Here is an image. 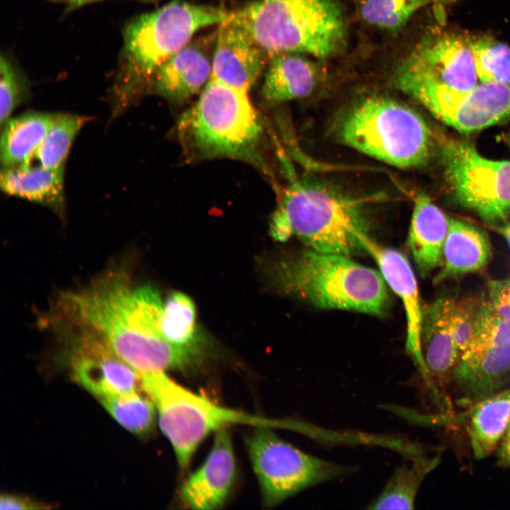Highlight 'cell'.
Masks as SVG:
<instances>
[{"mask_svg": "<svg viewBox=\"0 0 510 510\" xmlns=\"http://www.w3.org/2000/svg\"><path fill=\"white\" fill-rule=\"evenodd\" d=\"M463 414L470 449L476 459L490 455L503 440L510 421V385L470 406Z\"/></svg>", "mask_w": 510, "mask_h": 510, "instance_id": "23", "label": "cell"}, {"mask_svg": "<svg viewBox=\"0 0 510 510\" xmlns=\"http://www.w3.org/2000/svg\"><path fill=\"white\" fill-rule=\"evenodd\" d=\"M0 186L7 195L42 205L58 215L64 210V166L49 169L30 162L4 167Z\"/></svg>", "mask_w": 510, "mask_h": 510, "instance_id": "24", "label": "cell"}, {"mask_svg": "<svg viewBox=\"0 0 510 510\" xmlns=\"http://www.w3.org/2000/svg\"><path fill=\"white\" fill-rule=\"evenodd\" d=\"M497 232L501 234L506 241L510 248V221H505L503 223L494 226Z\"/></svg>", "mask_w": 510, "mask_h": 510, "instance_id": "37", "label": "cell"}, {"mask_svg": "<svg viewBox=\"0 0 510 510\" xmlns=\"http://www.w3.org/2000/svg\"><path fill=\"white\" fill-rule=\"evenodd\" d=\"M231 19L271 56L332 57L344 47L347 34L338 0H255L232 12Z\"/></svg>", "mask_w": 510, "mask_h": 510, "instance_id": "4", "label": "cell"}, {"mask_svg": "<svg viewBox=\"0 0 510 510\" xmlns=\"http://www.w3.org/2000/svg\"><path fill=\"white\" fill-rule=\"evenodd\" d=\"M335 130L345 145L400 169L425 165L436 140L426 120L414 109L377 96L351 106Z\"/></svg>", "mask_w": 510, "mask_h": 510, "instance_id": "7", "label": "cell"}, {"mask_svg": "<svg viewBox=\"0 0 510 510\" xmlns=\"http://www.w3.org/2000/svg\"><path fill=\"white\" fill-rule=\"evenodd\" d=\"M394 75L465 91L478 84L470 39L430 33L402 61Z\"/></svg>", "mask_w": 510, "mask_h": 510, "instance_id": "14", "label": "cell"}, {"mask_svg": "<svg viewBox=\"0 0 510 510\" xmlns=\"http://www.w3.org/2000/svg\"><path fill=\"white\" fill-rule=\"evenodd\" d=\"M55 1H67V0H55Z\"/></svg>", "mask_w": 510, "mask_h": 510, "instance_id": "42", "label": "cell"}, {"mask_svg": "<svg viewBox=\"0 0 510 510\" xmlns=\"http://www.w3.org/2000/svg\"><path fill=\"white\" fill-rule=\"evenodd\" d=\"M439 458H415L409 466L399 468L379 497L370 504L373 509H413L416 494L425 478L438 463Z\"/></svg>", "mask_w": 510, "mask_h": 510, "instance_id": "26", "label": "cell"}, {"mask_svg": "<svg viewBox=\"0 0 510 510\" xmlns=\"http://www.w3.org/2000/svg\"><path fill=\"white\" fill-rule=\"evenodd\" d=\"M510 384V322L481 298L472 337L459 357L450 386L468 407Z\"/></svg>", "mask_w": 510, "mask_h": 510, "instance_id": "10", "label": "cell"}, {"mask_svg": "<svg viewBox=\"0 0 510 510\" xmlns=\"http://www.w3.org/2000/svg\"><path fill=\"white\" fill-rule=\"evenodd\" d=\"M61 331L74 379L98 399L142 389L139 373L123 361L93 328L70 314Z\"/></svg>", "mask_w": 510, "mask_h": 510, "instance_id": "13", "label": "cell"}, {"mask_svg": "<svg viewBox=\"0 0 510 510\" xmlns=\"http://www.w3.org/2000/svg\"><path fill=\"white\" fill-rule=\"evenodd\" d=\"M235 458L226 428L216 431L212 449L203 464L184 482L181 499L193 509H215L226 501L234 481Z\"/></svg>", "mask_w": 510, "mask_h": 510, "instance_id": "18", "label": "cell"}, {"mask_svg": "<svg viewBox=\"0 0 510 510\" xmlns=\"http://www.w3.org/2000/svg\"><path fill=\"white\" fill-rule=\"evenodd\" d=\"M264 54L251 35L230 17L220 24L217 33L210 77L249 92L264 68Z\"/></svg>", "mask_w": 510, "mask_h": 510, "instance_id": "17", "label": "cell"}, {"mask_svg": "<svg viewBox=\"0 0 510 510\" xmlns=\"http://www.w3.org/2000/svg\"><path fill=\"white\" fill-rule=\"evenodd\" d=\"M361 242L363 250L366 251L378 264L387 285L403 303L407 319L406 348L423 376L424 365L420 344L423 306L421 304L416 279L410 263L403 254L380 244L368 234L362 237Z\"/></svg>", "mask_w": 510, "mask_h": 510, "instance_id": "16", "label": "cell"}, {"mask_svg": "<svg viewBox=\"0 0 510 510\" xmlns=\"http://www.w3.org/2000/svg\"><path fill=\"white\" fill-rule=\"evenodd\" d=\"M491 256V243L484 231L469 222L450 218L441 264L434 282L481 271Z\"/></svg>", "mask_w": 510, "mask_h": 510, "instance_id": "21", "label": "cell"}, {"mask_svg": "<svg viewBox=\"0 0 510 510\" xmlns=\"http://www.w3.org/2000/svg\"><path fill=\"white\" fill-rule=\"evenodd\" d=\"M112 416L130 432L144 436L153 428L154 404L140 390L99 399Z\"/></svg>", "mask_w": 510, "mask_h": 510, "instance_id": "29", "label": "cell"}, {"mask_svg": "<svg viewBox=\"0 0 510 510\" xmlns=\"http://www.w3.org/2000/svg\"><path fill=\"white\" fill-rule=\"evenodd\" d=\"M368 23L390 31L402 28L428 0H354Z\"/></svg>", "mask_w": 510, "mask_h": 510, "instance_id": "31", "label": "cell"}, {"mask_svg": "<svg viewBox=\"0 0 510 510\" xmlns=\"http://www.w3.org/2000/svg\"><path fill=\"white\" fill-rule=\"evenodd\" d=\"M510 438V421H509V426H508V428H507L506 434H505V436H504V437L503 439H504V438Z\"/></svg>", "mask_w": 510, "mask_h": 510, "instance_id": "40", "label": "cell"}, {"mask_svg": "<svg viewBox=\"0 0 510 510\" xmlns=\"http://www.w3.org/2000/svg\"><path fill=\"white\" fill-rule=\"evenodd\" d=\"M450 220L426 194L419 193L414 198L407 244L422 277L441 266Z\"/></svg>", "mask_w": 510, "mask_h": 510, "instance_id": "19", "label": "cell"}, {"mask_svg": "<svg viewBox=\"0 0 510 510\" xmlns=\"http://www.w3.org/2000/svg\"><path fill=\"white\" fill-rule=\"evenodd\" d=\"M212 74V57L188 43L163 63L152 81L156 92L175 102L188 100L204 88Z\"/></svg>", "mask_w": 510, "mask_h": 510, "instance_id": "20", "label": "cell"}, {"mask_svg": "<svg viewBox=\"0 0 510 510\" xmlns=\"http://www.w3.org/2000/svg\"><path fill=\"white\" fill-rule=\"evenodd\" d=\"M443 175L455 200L494 226L510 216V161L482 156L463 141L437 138Z\"/></svg>", "mask_w": 510, "mask_h": 510, "instance_id": "9", "label": "cell"}, {"mask_svg": "<svg viewBox=\"0 0 510 510\" xmlns=\"http://www.w3.org/2000/svg\"><path fill=\"white\" fill-rule=\"evenodd\" d=\"M177 133L192 159H236L269 172L261 153L264 123L247 91L210 77L180 118Z\"/></svg>", "mask_w": 510, "mask_h": 510, "instance_id": "3", "label": "cell"}, {"mask_svg": "<svg viewBox=\"0 0 510 510\" xmlns=\"http://www.w3.org/2000/svg\"><path fill=\"white\" fill-rule=\"evenodd\" d=\"M498 465L510 468V438H504L500 443L497 454Z\"/></svg>", "mask_w": 510, "mask_h": 510, "instance_id": "36", "label": "cell"}, {"mask_svg": "<svg viewBox=\"0 0 510 510\" xmlns=\"http://www.w3.org/2000/svg\"><path fill=\"white\" fill-rule=\"evenodd\" d=\"M507 143H508L509 147V149H510V134H509V135L508 136Z\"/></svg>", "mask_w": 510, "mask_h": 510, "instance_id": "41", "label": "cell"}, {"mask_svg": "<svg viewBox=\"0 0 510 510\" xmlns=\"http://www.w3.org/2000/svg\"><path fill=\"white\" fill-rule=\"evenodd\" d=\"M268 427H256L246 439L264 502L274 506L316 484L345 475L344 466L305 453Z\"/></svg>", "mask_w": 510, "mask_h": 510, "instance_id": "11", "label": "cell"}, {"mask_svg": "<svg viewBox=\"0 0 510 510\" xmlns=\"http://www.w3.org/2000/svg\"><path fill=\"white\" fill-rule=\"evenodd\" d=\"M231 14L222 8L174 0L132 19L123 32L125 67L116 110L123 109L163 63L190 43L196 33L221 24Z\"/></svg>", "mask_w": 510, "mask_h": 510, "instance_id": "6", "label": "cell"}, {"mask_svg": "<svg viewBox=\"0 0 510 510\" xmlns=\"http://www.w3.org/2000/svg\"><path fill=\"white\" fill-rule=\"evenodd\" d=\"M300 52H281L271 56L261 88V96L269 104L305 98L319 82L314 63Z\"/></svg>", "mask_w": 510, "mask_h": 510, "instance_id": "22", "label": "cell"}, {"mask_svg": "<svg viewBox=\"0 0 510 510\" xmlns=\"http://www.w3.org/2000/svg\"><path fill=\"white\" fill-rule=\"evenodd\" d=\"M26 88L23 79L11 61L0 59V123L2 126L13 110L24 101Z\"/></svg>", "mask_w": 510, "mask_h": 510, "instance_id": "32", "label": "cell"}, {"mask_svg": "<svg viewBox=\"0 0 510 510\" xmlns=\"http://www.w3.org/2000/svg\"><path fill=\"white\" fill-rule=\"evenodd\" d=\"M480 300V298H474L459 300L453 298L450 322L460 356L467 348L472 337Z\"/></svg>", "mask_w": 510, "mask_h": 510, "instance_id": "33", "label": "cell"}, {"mask_svg": "<svg viewBox=\"0 0 510 510\" xmlns=\"http://www.w3.org/2000/svg\"><path fill=\"white\" fill-rule=\"evenodd\" d=\"M504 290L510 298V278L504 280H500Z\"/></svg>", "mask_w": 510, "mask_h": 510, "instance_id": "39", "label": "cell"}, {"mask_svg": "<svg viewBox=\"0 0 510 510\" xmlns=\"http://www.w3.org/2000/svg\"><path fill=\"white\" fill-rule=\"evenodd\" d=\"M275 278L285 293L322 309L379 315L388 304L380 272L349 256L309 249L282 261Z\"/></svg>", "mask_w": 510, "mask_h": 510, "instance_id": "5", "label": "cell"}, {"mask_svg": "<svg viewBox=\"0 0 510 510\" xmlns=\"http://www.w3.org/2000/svg\"><path fill=\"white\" fill-rule=\"evenodd\" d=\"M453 298L441 296L423 306L420 332L425 379L438 404L451 409L448 390L460 357L450 322Z\"/></svg>", "mask_w": 510, "mask_h": 510, "instance_id": "15", "label": "cell"}, {"mask_svg": "<svg viewBox=\"0 0 510 510\" xmlns=\"http://www.w3.org/2000/svg\"><path fill=\"white\" fill-rule=\"evenodd\" d=\"M366 198L293 177L283 190L270 232L280 242L295 236L310 249L350 256L363 249Z\"/></svg>", "mask_w": 510, "mask_h": 510, "instance_id": "2", "label": "cell"}, {"mask_svg": "<svg viewBox=\"0 0 510 510\" xmlns=\"http://www.w3.org/2000/svg\"><path fill=\"white\" fill-rule=\"evenodd\" d=\"M470 45L480 82L510 84V47L507 45L481 37L470 38Z\"/></svg>", "mask_w": 510, "mask_h": 510, "instance_id": "30", "label": "cell"}, {"mask_svg": "<svg viewBox=\"0 0 510 510\" xmlns=\"http://www.w3.org/2000/svg\"><path fill=\"white\" fill-rule=\"evenodd\" d=\"M87 120L82 115L55 114L53 123L33 159L45 168L63 167L76 136Z\"/></svg>", "mask_w": 510, "mask_h": 510, "instance_id": "28", "label": "cell"}, {"mask_svg": "<svg viewBox=\"0 0 510 510\" xmlns=\"http://www.w3.org/2000/svg\"><path fill=\"white\" fill-rule=\"evenodd\" d=\"M486 298L494 312L502 319L510 322V298L500 280L488 283Z\"/></svg>", "mask_w": 510, "mask_h": 510, "instance_id": "34", "label": "cell"}, {"mask_svg": "<svg viewBox=\"0 0 510 510\" xmlns=\"http://www.w3.org/2000/svg\"><path fill=\"white\" fill-rule=\"evenodd\" d=\"M55 114L29 112L10 118L2 126L0 144L4 167L30 163L53 123Z\"/></svg>", "mask_w": 510, "mask_h": 510, "instance_id": "25", "label": "cell"}, {"mask_svg": "<svg viewBox=\"0 0 510 510\" xmlns=\"http://www.w3.org/2000/svg\"><path fill=\"white\" fill-rule=\"evenodd\" d=\"M44 504L23 496L3 494L0 497L1 509H49Z\"/></svg>", "mask_w": 510, "mask_h": 510, "instance_id": "35", "label": "cell"}, {"mask_svg": "<svg viewBox=\"0 0 510 510\" xmlns=\"http://www.w3.org/2000/svg\"><path fill=\"white\" fill-rule=\"evenodd\" d=\"M196 310L191 298L182 292H171L163 304L160 327L164 339L174 346L194 348Z\"/></svg>", "mask_w": 510, "mask_h": 510, "instance_id": "27", "label": "cell"}, {"mask_svg": "<svg viewBox=\"0 0 510 510\" xmlns=\"http://www.w3.org/2000/svg\"><path fill=\"white\" fill-rule=\"evenodd\" d=\"M399 89L460 132L478 131L510 118V84L480 82L460 91L412 80Z\"/></svg>", "mask_w": 510, "mask_h": 510, "instance_id": "12", "label": "cell"}, {"mask_svg": "<svg viewBox=\"0 0 510 510\" xmlns=\"http://www.w3.org/2000/svg\"><path fill=\"white\" fill-rule=\"evenodd\" d=\"M67 299L73 313L140 375L186 368L192 363L190 350L174 346L163 336V304L152 287L132 288L124 277L110 274Z\"/></svg>", "mask_w": 510, "mask_h": 510, "instance_id": "1", "label": "cell"}, {"mask_svg": "<svg viewBox=\"0 0 510 510\" xmlns=\"http://www.w3.org/2000/svg\"><path fill=\"white\" fill-rule=\"evenodd\" d=\"M96 1L98 0H67V1L68 2L69 7L73 9Z\"/></svg>", "mask_w": 510, "mask_h": 510, "instance_id": "38", "label": "cell"}, {"mask_svg": "<svg viewBox=\"0 0 510 510\" xmlns=\"http://www.w3.org/2000/svg\"><path fill=\"white\" fill-rule=\"evenodd\" d=\"M141 379L142 390L158 411L160 428L183 469L203 440L227 425L293 429L297 426L295 421L267 419L219 405L180 385L164 372L141 375Z\"/></svg>", "mask_w": 510, "mask_h": 510, "instance_id": "8", "label": "cell"}]
</instances>
